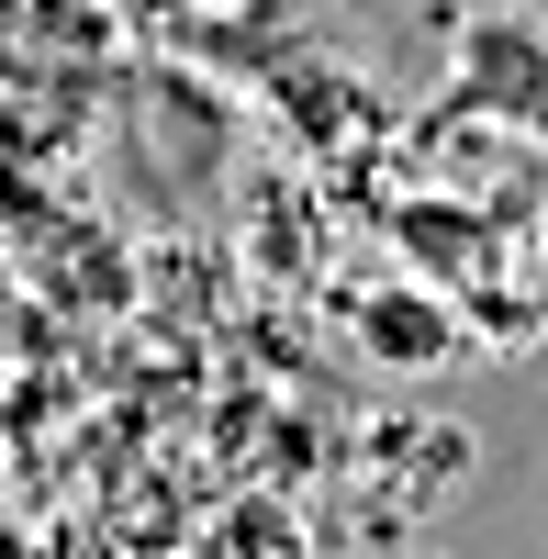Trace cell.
<instances>
[{"label": "cell", "mask_w": 548, "mask_h": 559, "mask_svg": "<svg viewBox=\"0 0 548 559\" xmlns=\"http://www.w3.org/2000/svg\"><path fill=\"white\" fill-rule=\"evenodd\" d=\"M370 336H381V347H403V358H426V347H437V313L392 302V313H370Z\"/></svg>", "instance_id": "cell-1"}, {"label": "cell", "mask_w": 548, "mask_h": 559, "mask_svg": "<svg viewBox=\"0 0 548 559\" xmlns=\"http://www.w3.org/2000/svg\"><path fill=\"white\" fill-rule=\"evenodd\" d=\"M0 559H23V548H12V526H0Z\"/></svg>", "instance_id": "cell-2"}]
</instances>
